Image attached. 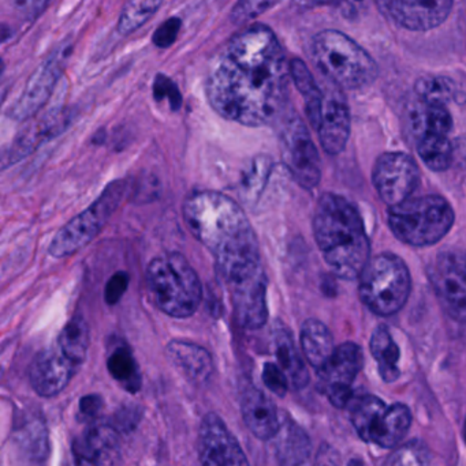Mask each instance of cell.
I'll use <instances>...</instances> for the list:
<instances>
[{
	"instance_id": "1",
	"label": "cell",
	"mask_w": 466,
	"mask_h": 466,
	"mask_svg": "<svg viewBox=\"0 0 466 466\" xmlns=\"http://www.w3.org/2000/svg\"><path fill=\"white\" fill-rule=\"evenodd\" d=\"M290 78V62L275 33L254 24L213 57L205 90L213 111L224 119L262 127L286 114Z\"/></svg>"
},
{
	"instance_id": "2",
	"label": "cell",
	"mask_w": 466,
	"mask_h": 466,
	"mask_svg": "<svg viewBox=\"0 0 466 466\" xmlns=\"http://www.w3.org/2000/svg\"><path fill=\"white\" fill-rule=\"evenodd\" d=\"M183 218L215 258L229 292L267 281L256 233L237 202L218 191H197L186 199Z\"/></svg>"
},
{
	"instance_id": "3",
	"label": "cell",
	"mask_w": 466,
	"mask_h": 466,
	"mask_svg": "<svg viewBox=\"0 0 466 466\" xmlns=\"http://www.w3.org/2000/svg\"><path fill=\"white\" fill-rule=\"evenodd\" d=\"M312 226L315 240L331 271L347 281L358 279L371 259V244L357 209L345 197L322 194Z\"/></svg>"
},
{
	"instance_id": "4",
	"label": "cell",
	"mask_w": 466,
	"mask_h": 466,
	"mask_svg": "<svg viewBox=\"0 0 466 466\" xmlns=\"http://www.w3.org/2000/svg\"><path fill=\"white\" fill-rule=\"evenodd\" d=\"M145 284L153 304L169 317H193L202 300V285L193 266L180 252L150 260Z\"/></svg>"
},
{
	"instance_id": "5",
	"label": "cell",
	"mask_w": 466,
	"mask_h": 466,
	"mask_svg": "<svg viewBox=\"0 0 466 466\" xmlns=\"http://www.w3.org/2000/svg\"><path fill=\"white\" fill-rule=\"evenodd\" d=\"M311 57L323 76L342 89H361L378 76L374 57L339 30H323L314 35Z\"/></svg>"
},
{
	"instance_id": "6",
	"label": "cell",
	"mask_w": 466,
	"mask_h": 466,
	"mask_svg": "<svg viewBox=\"0 0 466 466\" xmlns=\"http://www.w3.org/2000/svg\"><path fill=\"white\" fill-rule=\"evenodd\" d=\"M456 215L448 199L437 194L409 198L388 208V228L402 243L430 247L453 228Z\"/></svg>"
},
{
	"instance_id": "7",
	"label": "cell",
	"mask_w": 466,
	"mask_h": 466,
	"mask_svg": "<svg viewBox=\"0 0 466 466\" xmlns=\"http://www.w3.org/2000/svg\"><path fill=\"white\" fill-rule=\"evenodd\" d=\"M412 292L407 263L393 252L371 258L358 277V296L379 317H391L404 309Z\"/></svg>"
},
{
	"instance_id": "8",
	"label": "cell",
	"mask_w": 466,
	"mask_h": 466,
	"mask_svg": "<svg viewBox=\"0 0 466 466\" xmlns=\"http://www.w3.org/2000/svg\"><path fill=\"white\" fill-rule=\"evenodd\" d=\"M126 180H115L84 212L68 221L52 238L49 254L55 258L71 257L81 251L106 226L128 193Z\"/></svg>"
},
{
	"instance_id": "9",
	"label": "cell",
	"mask_w": 466,
	"mask_h": 466,
	"mask_svg": "<svg viewBox=\"0 0 466 466\" xmlns=\"http://www.w3.org/2000/svg\"><path fill=\"white\" fill-rule=\"evenodd\" d=\"M281 152L285 166L301 187L314 190L319 186L322 179L319 150L305 123L295 112H286L282 116Z\"/></svg>"
},
{
	"instance_id": "10",
	"label": "cell",
	"mask_w": 466,
	"mask_h": 466,
	"mask_svg": "<svg viewBox=\"0 0 466 466\" xmlns=\"http://www.w3.org/2000/svg\"><path fill=\"white\" fill-rule=\"evenodd\" d=\"M430 279L443 311L466 323V254L460 249L440 252L430 268Z\"/></svg>"
},
{
	"instance_id": "11",
	"label": "cell",
	"mask_w": 466,
	"mask_h": 466,
	"mask_svg": "<svg viewBox=\"0 0 466 466\" xmlns=\"http://www.w3.org/2000/svg\"><path fill=\"white\" fill-rule=\"evenodd\" d=\"M372 183L379 198L396 207L409 199L420 185L418 161L404 152L383 153L372 169Z\"/></svg>"
},
{
	"instance_id": "12",
	"label": "cell",
	"mask_w": 466,
	"mask_h": 466,
	"mask_svg": "<svg viewBox=\"0 0 466 466\" xmlns=\"http://www.w3.org/2000/svg\"><path fill=\"white\" fill-rule=\"evenodd\" d=\"M360 345L345 342L334 350L327 363L317 371L323 393L336 408H345L353 400L352 385L363 369Z\"/></svg>"
},
{
	"instance_id": "13",
	"label": "cell",
	"mask_w": 466,
	"mask_h": 466,
	"mask_svg": "<svg viewBox=\"0 0 466 466\" xmlns=\"http://www.w3.org/2000/svg\"><path fill=\"white\" fill-rule=\"evenodd\" d=\"M67 55L68 46H60L33 71L18 100L10 108V117L24 122L35 116L46 106L62 76Z\"/></svg>"
},
{
	"instance_id": "14",
	"label": "cell",
	"mask_w": 466,
	"mask_h": 466,
	"mask_svg": "<svg viewBox=\"0 0 466 466\" xmlns=\"http://www.w3.org/2000/svg\"><path fill=\"white\" fill-rule=\"evenodd\" d=\"M380 13L402 29L426 32L450 15L454 0H377Z\"/></svg>"
},
{
	"instance_id": "15",
	"label": "cell",
	"mask_w": 466,
	"mask_h": 466,
	"mask_svg": "<svg viewBox=\"0 0 466 466\" xmlns=\"http://www.w3.org/2000/svg\"><path fill=\"white\" fill-rule=\"evenodd\" d=\"M200 466H251L224 421L208 413L199 430Z\"/></svg>"
},
{
	"instance_id": "16",
	"label": "cell",
	"mask_w": 466,
	"mask_h": 466,
	"mask_svg": "<svg viewBox=\"0 0 466 466\" xmlns=\"http://www.w3.org/2000/svg\"><path fill=\"white\" fill-rule=\"evenodd\" d=\"M326 87L323 89L322 119H320L319 134L320 144L327 155L337 156L344 152L349 141L352 117H350L349 104L345 97L342 87L326 79Z\"/></svg>"
},
{
	"instance_id": "17",
	"label": "cell",
	"mask_w": 466,
	"mask_h": 466,
	"mask_svg": "<svg viewBox=\"0 0 466 466\" xmlns=\"http://www.w3.org/2000/svg\"><path fill=\"white\" fill-rule=\"evenodd\" d=\"M79 367L55 342L33 359L29 370L30 383L38 396L51 399L65 390Z\"/></svg>"
},
{
	"instance_id": "18",
	"label": "cell",
	"mask_w": 466,
	"mask_h": 466,
	"mask_svg": "<svg viewBox=\"0 0 466 466\" xmlns=\"http://www.w3.org/2000/svg\"><path fill=\"white\" fill-rule=\"evenodd\" d=\"M76 466H118L120 451L117 432L107 424H90L76 438L73 448Z\"/></svg>"
},
{
	"instance_id": "19",
	"label": "cell",
	"mask_w": 466,
	"mask_h": 466,
	"mask_svg": "<svg viewBox=\"0 0 466 466\" xmlns=\"http://www.w3.org/2000/svg\"><path fill=\"white\" fill-rule=\"evenodd\" d=\"M241 413L249 431L262 441L273 440L281 430V419L273 400L254 385L241 393Z\"/></svg>"
},
{
	"instance_id": "20",
	"label": "cell",
	"mask_w": 466,
	"mask_h": 466,
	"mask_svg": "<svg viewBox=\"0 0 466 466\" xmlns=\"http://www.w3.org/2000/svg\"><path fill=\"white\" fill-rule=\"evenodd\" d=\"M166 356L171 366L194 385H204L212 378V356L194 342L174 339L167 345Z\"/></svg>"
},
{
	"instance_id": "21",
	"label": "cell",
	"mask_w": 466,
	"mask_h": 466,
	"mask_svg": "<svg viewBox=\"0 0 466 466\" xmlns=\"http://www.w3.org/2000/svg\"><path fill=\"white\" fill-rule=\"evenodd\" d=\"M67 122V114L57 111L54 114L47 115L40 122L19 134L18 138L10 145L8 152L3 155V169L7 168L11 164H16L21 158L26 157L47 139L54 138L57 134L62 133Z\"/></svg>"
},
{
	"instance_id": "22",
	"label": "cell",
	"mask_w": 466,
	"mask_h": 466,
	"mask_svg": "<svg viewBox=\"0 0 466 466\" xmlns=\"http://www.w3.org/2000/svg\"><path fill=\"white\" fill-rule=\"evenodd\" d=\"M274 348L279 367L284 370L290 386L301 390L309 383V372L295 347L292 331L282 322H276L273 329Z\"/></svg>"
},
{
	"instance_id": "23",
	"label": "cell",
	"mask_w": 466,
	"mask_h": 466,
	"mask_svg": "<svg viewBox=\"0 0 466 466\" xmlns=\"http://www.w3.org/2000/svg\"><path fill=\"white\" fill-rule=\"evenodd\" d=\"M407 122L415 141L427 134L449 136L453 130V117L448 106L424 103L419 98L408 108Z\"/></svg>"
},
{
	"instance_id": "24",
	"label": "cell",
	"mask_w": 466,
	"mask_h": 466,
	"mask_svg": "<svg viewBox=\"0 0 466 466\" xmlns=\"http://www.w3.org/2000/svg\"><path fill=\"white\" fill-rule=\"evenodd\" d=\"M301 350L308 363L319 371L336 350L330 329L319 319H306L301 326Z\"/></svg>"
},
{
	"instance_id": "25",
	"label": "cell",
	"mask_w": 466,
	"mask_h": 466,
	"mask_svg": "<svg viewBox=\"0 0 466 466\" xmlns=\"http://www.w3.org/2000/svg\"><path fill=\"white\" fill-rule=\"evenodd\" d=\"M290 76L305 101V112L309 123L315 130H317L322 119L323 98H325L323 89H320L319 85L315 81L308 66L297 57L290 60Z\"/></svg>"
},
{
	"instance_id": "26",
	"label": "cell",
	"mask_w": 466,
	"mask_h": 466,
	"mask_svg": "<svg viewBox=\"0 0 466 466\" xmlns=\"http://www.w3.org/2000/svg\"><path fill=\"white\" fill-rule=\"evenodd\" d=\"M369 350L378 363L380 377L385 382H396L399 378V348L391 336L390 329L379 325L372 333Z\"/></svg>"
},
{
	"instance_id": "27",
	"label": "cell",
	"mask_w": 466,
	"mask_h": 466,
	"mask_svg": "<svg viewBox=\"0 0 466 466\" xmlns=\"http://www.w3.org/2000/svg\"><path fill=\"white\" fill-rule=\"evenodd\" d=\"M276 437V456L282 466H303L308 461L311 442L297 424L289 421L281 426Z\"/></svg>"
},
{
	"instance_id": "28",
	"label": "cell",
	"mask_w": 466,
	"mask_h": 466,
	"mask_svg": "<svg viewBox=\"0 0 466 466\" xmlns=\"http://www.w3.org/2000/svg\"><path fill=\"white\" fill-rule=\"evenodd\" d=\"M352 401L350 419H352L353 426L361 440L372 443V438L379 426L380 419L383 418L388 407L382 400L378 399L377 396H371V394L357 397Z\"/></svg>"
},
{
	"instance_id": "29",
	"label": "cell",
	"mask_w": 466,
	"mask_h": 466,
	"mask_svg": "<svg viewBox=\"0 0 466 466\" xmlns=\"http://www.w3.org/2000/svg\"><path fill=\"white\" fill-rule=\"evenodd\" d=\"M412 424V413L404 404H394L388 408L379 427L375 432L372 443L383 449H391L399 445L409 431Z\"/></svg>"
},
{
	"instance_id": "30",
	"label": "cell",
	"mask_w": 466,
	"mask_h": 466,
	"mask_svg": "<svg viewBox=\"0 0 466 466\" xmlns=\"http://www.w3.org/2000/svg\"><path fill=\"white\" fill-rule=\"evenodd\" d=\"M109 375L119 383L128 393H137L141 389L142 377L139 364L128 345L115 347L107 358Z\"/></svg>"
},
{
	"instance_id": "31",
	"label": "cell",
	"mask_w": 466,
	"mask_h": 466,
	"mask_svg": "<svg viewBox=\"0 0 466 466\" xmlns=\"http://www.w3.org/2000/svg\"><path fill=\"white\" fill-rule=\"evenodd\" d=\"M419 157L427 168L434 172L448 171L453 164V145L449 136L427 134L416 139Z\"/></svg>"
},
{
	"instance_id": "32",
	"label": "cell",
	"mask_w": 466,
	"mask_h": 466,
	"mask_svg": "<svg viewBox=\"0 0 466 466\" xmlns=\"http://www.w3.org/2000/svg\"><path fill=\"white\" fill-rule=\"evenodd\" d=\"M90 331L82 315H74L57 336V344L74 363L82 366L89 350Z\"/></svg>"
},
{
	"instance_id": "33",
	"label": "cell",
	"mask_w": 466,
	"mask_h": 466,
	"mask_svg": "<svg viewBox=\"0 0 466 466\" xmlns=\"http://www.w3.org/2000/svg\"><path fill=\"white\" fill-rule=\"evenodd\" d=\"M271 171H273V160L268 156H257L243 169V177H241V196L245 202L252 204L259 201Z\"/></svg>"
},
{
	"instance_id": "34",
	"label": "cell",
	"mask_w": 466,
	"mask_h": 466,
	"mask_svg": "<svg viewBox=\"0 0 466 466\" xmlns=\"http://www.w3.org/2000/svg\"><path fill=\"white\" fill-rule=\"evenodd\" d=\"M16 438L22 454L29 456L30 461L43 462L44 459H47L48 437L43 421L35 419L33 421H26L24 426L19 427Z\"/></svg>"
},
{
	"instance_id": "35",
	"label": "cell",
	"mask_w": 466,
	"mask_h": 466,
	"mask_svg": "<svg viewBox=\"0 0 466 466\" xmlns=\"http://www.w3.org/2000/svg\"><path fill=\"white\" fill-rule=\"evenodd\" d=\"M164 0H128L118 21V32L130 35L147 24L163 5Z\"/></svg>"
},
{
	"instance_id": "36",
	"label": "cell",
	"mask_w": 466,
	"mask_h": 466,
	"mask_svg": "<svg viewBox=\"0 0 466 466\" xmlns=\"http://www.w3.org/2000/svg\"><path fill=\"white\" fill-rule=\"evenodd\" d=\"M415 92L416 97L424 103L448 106L456 95V86L448 76H427L418 79Z\"/></svg>"
},
{
	"instance_id": "37",
	"label": "cell",
	"mask_w": 466,
	"mask_h": 466,
	"mask_svg": "<svg viewBox=\"0 0 466 466\" xmlns=\"http://www.w3.org/2000/svg\"><path fill=\"white\" fill-rule=\"evenodd\" d=\"M278 2L279 0H238L233 7L230 18L235 25L248 24L259 18Z\"/></svg>"
},
{
	"instance_id": "38",
	"label": "cell",
	"mask_w": 466,
	"mask_h": 466,
	"mask_svg": "<svg viewBox=\"0 0 466 466\" xmlns=\"http://www.w3.org/2000/svg\"><path fill=\"white\" fill-rule=\"evenodd\" d=\"M153 97L158 103L166 100L172 111H178L182 106V95L177 84L164 74H158L153 81Z\"/></svg>"
},
{
	"instance_id": "39",
	"label": "cell",
	"mask_w": 466,
	"mask_h": 466,
	"mask_svg": "<svg viewBox=\"0 0 466 466\" xmlns=\"http://www.w3.org/2000/svg\"><path fill=\"white\" fill-rule=\"evenodd\" d=\"M263 382L268 390L273 391L278 397H285L289 389V380L284 370L275 363H265L263 369Z\"/></svg>"
},
{
	"instance_id": "40",
	"label": "cell",
	"mask_w": 466,
	"mask_h": 466,
	"mask_svg": "<svg viewBox=\"0 0 466 466\" xmlns=\"http://www.w3.org/2000/svg\"><path fill=\"white\" fill-rule=\"evenodd\" d=\"M386 466H426L423 449L416 446L415 443H409L394 451L386 462Z\"/></svg>"
},
{
	"instance_id": "41",
	"label": "cell",
	"mask_w": 466,
	"mask_h": 466,
	"mask_svg": "<svg viewBox=\"0 0 466 466\" xmlns=\"http://www.w3.org/2000/svg\"><path fill=\"white\" fill-rule=\"evenodd\" d=\"M181 27H182V21L177 16L167 19L153 33L152 43L159 48H169L177 41Z\"/></svg>"
},
{
	"instance_id": "42",
	"label": "cell",
	"mask_w": 466,
	"mask_h": 466,
	"mask_svg": "<svg viewBox=\"0 0 466 466\" xmlns=\"http://www.w3.org/2000/svg\"><path fill=\"white\" fill-rule=\"evenodd\" d=\"M129 282H130V277L126 271H117V273L112 274V277H109V282H107L106 289H104L106 303L109 306L117 304L128 290Z\"/></svg>"
},
{
	"instance_id": "43",
	"label": "cell",
	"mask_w": 466,
	"mask_h": 466,
	"mask_svg": "<svg viewBox=\"0 0 466 466\" xmlns=\"http://www.w3.org/2000/svg\"><path fill=\"white\" fill-rule=\"evenodd\" d=\"M51 0H16V10L25 21H35Z\"/></svg>"
},
{
	"instance_id": "44",
	"label": "cell",
	"mask_w": 466,
	"mask_h": 466,
	"mask_svg": "<svg viewBox=\"0 0 466 466\" xmlns=\"http://www.w3.org/2000/svg\"><path fill=\"white\" fill-rule=\"evenodd\" d=\"M101 407H103V401H101L100 396L89 394L79 401V415L90 420L100 412Z\"/></svg>"
},
{
	"instance_id": "45",
	"label": "cell",
	"mask_w": 466,
	"mask_h": 466,
	"mask_svg": "<svg viewBox=\"0 0 466 466\" xmlns=\"http://www.w3.org/2000/svg\"><path fill=\"white\" fill-rule=\"evenodd\" d=\"M298 8H315L322 5H339L342 0H293Z\"/></svg>"
},
{
	"instance_id": "46",
	"label": "cell",
	"mask_w": 466,
	"mask_h": 466,
	"mask_svg": "<svg viewBox=\"0 0 466 466\" xmlns=\"http://www.w3.org/2000/svg\"><path fill=\"white\" fill-rule=\"evenodd\" d=\"M347 466H366L363 464V461H360V460H352V461L349 462V465Z\"/></svg>"
},
{
	"instance_id": "47",
	"label": "cell",
	"mask_w": 466,
	"mask_h": 466,
	"mask_svg": "<svg viewBox=\"0 0 466 466\" xmlns=\"http://www.w3.org/2000/svg\"><path fill=\"white\" fill-rule=\"evenodd\" d=\"M320 466H336V465L331 464V462H325V464H322Z\"/></svg>"
},
{
	"instance_id": "48",
	"label": "cell",
	"mask_w": 466,
	"mask_h": 466,
	"mask_svg": "<svg viewBox=\"0 0 466 466\" xmlns=\"http://www.w3.org/2000/svg\"><path fill=\"white\" fill-rule=\"evenodd\" d=\"M464 434H465V441H466V421H465V431H464Z\"/></svg>"
}]
</instances>
